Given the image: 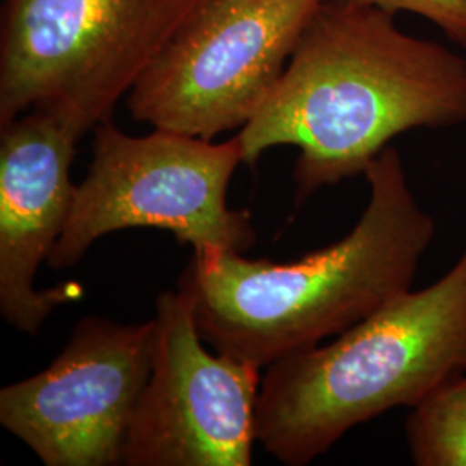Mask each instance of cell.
Masks as SVG:
<instances>
[{
    "label": "cell",
    "instance_id": "1",
    "mask_svg": "<svg viewBox=\"0 0 466 466\" xmlns=\"http://www.w3.org/2000/svg\"><path fill=\"white\" fill-rule=\"evenodd\" d=\"M466 123V57L377 7L323 0L280 80L237 134L244 165L299 149L296 202L358 175L398 135Z\"/></svg>",
    "mask_w": 466,
    "mask_h": 466
},
{
    "label": "cell",
    "instance_id": "2",
    "mask_svg": "<svg viewBox=\"0 0 466 466\" xmlns=\"http://www.w3.org/2000/svg\"><path fill=\"white\" fill-rule=\"evenodd\" d=\"M370 199L346 237L294 263L194 252L178 280L200 337L256 367L319 346L410 290L435 237L392 146L365 171Z\"/></svg>",
    "mask_w": 466,
    "mask_h": 466
},
{
    "label": "cell",
    "instance_id": "3",
    "mask_svg": "<svg viewBox=\"0 0 466 466\" xmlns=\"http://www.w3.org/2000/svg\"><path fill=\"white\" fill-rule=\"evenodd\" d=\"M463 373L466 246L437 282L402 292L327 346L271 363L256 439L283 465H309L350 429L413 410Z\"/></svg>",
    "mask_w": 466,
    "mask_h": 466
},
{
    "label": "cell",
    "instance_id": "4",
    "mask_svg": "<svg viewBox=\"0 0 466 466\" xmlns=\"http://www.w3.org/2000/svg\"><path fill=\"white\" fill-rule=\"evenodd\" d=\"M204 0H2L0 125L52 109L85 134Z\"/></svg>",
    "mask_w": 466,
    "mask_h": 466
},
{
    "label": "cell",
    "instance_id": "5",
    "mask_svg": "<svg viewBox=\"0 0 466 466\" xmlns=\"http://www.w3.org/2000/svg\"><path fill=\"white\" fill-rule=\"evenodd\" d=\"M92 161L76 185L50 268L76 265L90 246L125 228L173 233L194 252H244L256 242L252 218L228 206V187L244 163L235 135L215 142L152 130L134 137L109 119L94 128Z\"/></svg>",
    "mask_w": 466,
    "mask_h": 466
},
{
    "label": "cell",
    "instance_id": "6",
    "mask_svg": "<svg viewBox=\"0 0 466 466\" xmlns=\"http://www.w3.org/2000/svg\"><path fill=\"white\" fill-rule=\"evenodd\" d=\"M323 0H204L127 96L135 121L215 140L242 130Z\"/></svg>",
    "mask_w": 466,
    "mask_h": 466
},
{
    "label": "cell",
    "instance_id": "7",
    "mask_svg": "<svg viewBox=\"0 0 466 466\" xmlns=\"http://www.w3.org/2000/svg\"><path fill=\"white\" fill-rule=\"evenodd\" d=\"M146 383L121 465L249 466L256 446L261 368L204 348L184 289L156 302Z\"/></svg>",
    "mask_w": 466,
    "mask_h": 466
},
{
    "label": "cell",
    "instance_id": "8",
    "mask_svg": "<svg viewBox=\"0 0 466 466\" xmlns=\"http://www.w3.org/2000/svg\"><path fill=\"white\" fill-rule=\"evenodd\" d=\"M154 319H80L49 367L0 390V423L46 466L121 465L149 380Z\"/></svg>",
    "mask_w": 466,
    "mask_h": 466
},
{
    "label": "cell",
    "instance_id": "9",
    "mask_svg": "<svg viewBox=\"0 0 466 466\" xmlns=\"http://www.w3.org/2000/svg\"><path fill=\"white\" fill-rule=\"evenodd\" d=\"M85 135L42 107L0 125V313L19 332L38 335L59 306L82 296L71 283L35 289V277L65 232L76 192L69 169Z\"/></svg>",
    "mask_w": 466,
    "mask_h": 466
},
{
    "label": "cell",
    "instance_id": "10",
    "mask_svg": "<svg viewBox=\"0 0 466 466\" xmlns=\"http://www.w3.org/2000/svg\"><path fill=\"white\" fill-rule=\"evenodd\" d=\"M418 466H466V373L411 410L404 425Z\"/></svg>",
    "mask_w": 466,
    "mask_h": 466
},
{
    "label": "cell",
    "instance_id": "11",
    "mask_svg": "<svg viewBox=\"0 0 466 466\" xmlns=\"http://www.w3.org/2000/svg\"><path fill=\"white\" fill-rule=\"evenodd\" d=\"M354 5L382 9L389 15L410 11L427 17L446 36L466 49V0H339Z\"/></svg>",
    "mask_w": 466,
    "mask_h": 466
}]
</instances>
